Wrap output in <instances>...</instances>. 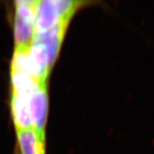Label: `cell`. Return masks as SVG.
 I'll return each mask as SVG.
<instances>
[{
  "mask_svg": "<svg viewBox=\"0 0 154 154\" xmlns=\"http://www.w3.org/2000/svg\"><path fill=\"white\" fill-rule=\"evenodd\" d=\"M32 91V90L30 91L12 92L11 110L16 131L32 128L29 102V95Z\"/></svg>",
  "mask_w": 154,
  "mask_h": 154,
  "instance_id": "obj_5",
  "label": "cell"
},
{
  "mask_svg": "<svg viewBox=\"0 0 154 154\" xmlns=\"http://www.w3.org/2000/svg\"><path fill=\"white\" fill-rule=\"evenodd\" d=\"M14 23L15 48L29 47L35 31L36 1H16Z\"/></svg>",
  "mask_w": 154,
  "mask_h": 154,
  "instance_id": "obj_1",
  "label": "cell"
},
{
  "mask_svg": "<svg viewBox=\"0 0 154 154\" xmlns=\"http://www.w3.org/2000/svg\"><path fill=\"white\" fill-rule=\"evenodd\" d=\"M29 102L32 128L45 135L48 116V92L46 82H38L31 92Z\"/></svg>",
  "mask_w": 154,
  "mask_h": 154,
  "instance_id": "obj_2",
  "label": "cell"
},
{
  "mask_svg": "<svg viewBox=\"0 0 154 154\" xmlns=\"http://www.w3.org/2000/svg\"><path fill=\"white\" fill-rule=\"evenodd\" d=\"M69 20H61L58 24L47 30L34 32L31 42H38L44 46L48 55L49 65L51 69L58 55Z\"/></svg>",
  "mask_w": 154,
  "mask_h": 154,
  "instance_id": "obj_3",
  "label": "cell"
},
{
  "mask_svg": "<svg viewBox=\"0 0 154 154\" xmlns=\"http://www.w3.org/2000/svg\"><path fill=\"white\" fill-rule=\"evenodd\" d=\"M16 131L20 154H46L45 135L32 128Z\"/></svg>",
  "mask_w": 154,
  "mask_h": 154,
  "instance_id": "obj_6",
  "label": "cell"
},
{
  "mask_svg": "<svg viewBox=\"0 0 154 154\" xmlns=\"http://www.w3.org/2000/svg\"><path fill=\"white\" fill-rule=\"evenodd\" d=\"M64 19L61 16L54 0L36 1L34 32H42L51 29Z\"/></svg>",
  "mask_w": 154,
  "mask_h": 154,
  "instance_id": "obj_4",
  "label": "cell"
}]
</instances>
